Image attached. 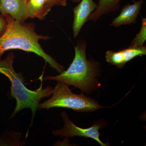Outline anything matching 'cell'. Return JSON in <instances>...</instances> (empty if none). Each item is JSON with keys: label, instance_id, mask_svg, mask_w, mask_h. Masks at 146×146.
<instances>
[{"label": "cell", "instance_id": "6da1fadb", "mask_svg": "<svg viewBox=\"0 0 146 146\" xmlns=\"http://www.w3.org/2000/svg\"><path fill=\"white\" fill-rule=\"evenodd\" d=\"M7 23L6 30L0 37V60L7 51L18 49L34 53L42 57L50 67L61 73L65 68L45 52L39 43L40 39H49L50 36L39 35L34 24L16 21L9 15L5 16Z\"/></svg>", "mask_w": 146, "mask_h": 146}, {"label": "cell", "instance_id": "7a4b0ae2", "mask_svg": "<svg viewBox=\"0 0 146 146\" xmlns=\"http://www.w3.org/2000/svg\"><path fill=\"white\" fill-rule=\"evenodd\" d=\"M86 45V40L78 41L74 47V58L69 68L59 75L47 76L45 80H55L72 85L87 94L95 90L98 84L97 77L99 73V65L87 59Z\"/></svg>", "mask_w": 146, "mask_h": 146}, {"label": "cell", "instance_id": "3957f363", "mask_svg": "<svg viewBox=\"0 0 146 146\" xmlns=\"http://www.w3.org/2000/svg\"><path fill=\"white\" fill-rule=\"evenodd\" d=\"M15 56L13 52L7 55L5 59L0 60V73L8 78L11 83V94L16 99V105L11 118L13 117L19 111L25 108H30L32 112V120L43 98L52 95L53 89L48 86L45 89L42 86L36 90H31L25 85V79L22 74L16 72L13 68Z\"/></svg>", "mask_w": 146, "mask_h": 146}, {"label": "cell", "instance_id": "277c9868", "mask_svg": "<svg viewBox=\"0 0 146 146\" xmlns=\"http://www.w3.org/2000/svg\"><path fill=\"white\" fill-rule=\"evenodd\" d=\"M52 96L50 99L39 104L38 109H49L52 108H69L80 112H89L105 108L93 99L83 93L76 94L72 92L69 85L57 82L53 89Z\"/></svg>", "mask_w": 146, "mask_h": 146}, {"label": "cell", "instance_id": "5b68a950", "mask_svg": "<svg viewBox=\"0 0 146 146\" xmlns=\"http://www.w3.org/2000/svg\"><path fill=\"white\" fill-rule=\"evenodd\" d=\"M60 116L64 121V127L62 128L54 131L52 133L56 136L65 137L64 140L68 141L70 137L75 136H81L85 138H91L98 142L102 146L109 145L108 143H104L100 139L101 133L99 130L102 127L103 124L100 122H97L91 127L82 128L76 125L70 119L66 112L61 113Z\"/></svg>", "mask_w": 146, "mask_h": 146}, {"label": "cell", "instance_id": "8992f818", "mask_svg": "<svg viewBox=\"0 0 146 146\" xmlns=\"http://www.w3.org/2000/svg\"><path fill=\"white\" fill-rule=\"evenodd\" d=\"M146 54V47L138 48L129 47L118 52L108 50L106 53V60L108 63L117 68H123L126 63L137 56Z\"/></svg>", "mask_w": 146, "mask_h": 146}, {"label": "cell", "instance_id": "52a82bcc", "mask_svg": "<svg viewBox=\"0 0 146 146\" xmlns=\"http://www.w3.org/2000/svg\"><path fill=\"white\" fill-rule=\"evenodd\" d=\"M98 4L94 0H82L73 9L74 20L73 31L74 37H77L84 24L88 21L89 16L97 8Z\"/></svg>", "mask_w": 146, "mask_h": 146}, {"label": "cell", "instance_id": "ba28073f", "mask_svg": "<svg viewBox=\"0 0 146 146\" xmlns=\"http://www.w3.org/2000/svg\"><path fill=\"white\" fill-rule=\"evenodd\" d=\"M27 0H0V13L9 15L16 21L25 22Z\"/></svg>", "mask_w": 146, "mask_h": 146}, {"label": "cell", "instance_id": "9c48e42d", "mask_svg": "<svg viewBox=\"0 0 146 146\" xmlns=\"http://www.w3.org/2000/svg\"><path fill=\"white\" fill-rule=\"evenodd\" d=\"M143 3V0H139L134 2L132 4L125 6L119 15L112 21L110 26L117 28L123 25L135 23Z\"/></svg>", "mask_w": 146, "mask_h": 146}, {"label": "cell", "instance_id": "30bf717a", "mask_svg": "<svg viewBox=\"0 0 146 146\" xmlns=\"http://www.w3.org/2000/svg\"><path fill=\"white\" fill-rule=\"evenodd\" d=\"M51 8L47 0H28L25 19L36 18L43 20Z\"/></svg>", "mask_w": 146, "mask_h": 146}, {"label": "cell", "instance_id": "8fae6325", "mask_svg": "<svg viewBox=\"0 0 146 146\" xmlns=\"http://www.w3.org/2000/svg\"><path fill=\"white\" fill-rule=\"evenodd\" d=\"M121 0H99L97 8L89 16L88 21L96 22L103 15L115 12L119 9ZM133 3L135 0H131Z\"/></svg>", "mask_w": 146, "mask_h": 146}, {"label": "cell", "instance_id": "7c38bea8", "mask_svg": "<svg viewBox=\"0 0 146 146\" xmlns=\"http://www.w3.org/2000/svg\"><path fill=\"white\" fill-rule=\"evenodd\" d=\"M146 40V18L142 17V26L140 31L131 41L129 47L138 48L143 46Z\"/></svg>", "mask_w": 146, "mask_h": 146}, {"label": "cell", "instance_id": "4fadbf2b", "mask_svg": "<svg viewBox=\"0 0 146 146\" xmlns=\"http://www.w3.org/2000/svg\"><path fill=\"white\" fill-rule=\"evenodd\" d=\"M13 140L9 133H7L0 137V146H13Z\"/></svg>", "mask_w": 146, "mask_h": 146}, {"label": "cell", "instance_id": "5bb4252c", "mask_svg": "<svg viewBox=\"0 0 146 146\" xmlns=\"http://www.w3.org/2000/svg\"><path fill=\"white\" fill-rule=\"evenodd\" d=\"M7 27V23L5 18L0 15V37L4 34Z\"/></svg>", "mask_w": 146, "mask_h": 146}, {"label": "cell", "instance_id": "9a60e30c", "mask_svg": "<svg viewBox=\"0 0 146 146\" xmlns=\"http://www.w3.org/2000/svg\"><path fill=\"white\" fill-rule=\"evenodd\" d=\"M47 1L52 7L54 5L66 6L67 5V0H47Z\"/></svg>", "mask_w": 146, "mask_h": 146}, {"label": "cell", "instance_id": "2e32d148", "mask_svg": "<svg viewBox=\"0 0 146 146\" xmlns=\"http://www.w3.org/2000/svg\"><path fill=\"white\" fill-rule=\"evenodd\" d=\"M72 1L74 3L80 2V0H72Z\"/></svg>", "mask_w": 146, "mask_h": 146}, {"label": "cell", "instance_id": "e0dca14e", "mask_svg": "<svg viewBox=\"0 0 146 146\" xmlns=\"http://www.w3.org/2000/svg\"><path fill=\"white\" fill-rule=\"evenodd\" d=\"M27 1H28V0H27Z\"/></svg>", "mask_w": 146, "mask_h": 146}]
</instances>
